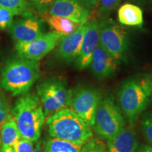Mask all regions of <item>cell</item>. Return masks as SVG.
I'll return each mask as SVG.
<instances>
[{
    "instance_id": "36",
    "label": "cell",
    "mask_w": 152,
    "mask_h": 152,
    "mask_svg": "<svg viewBox=\"0 0 152 152\" xmlns=\"http://www.w3.org/2000/svg\"><path fill=\"white\" fill-rule=\"evenodd\" d=\"M1 140H0V147H1Z\"/></svg>"
},
{
    "instance_id": "10",
    "label": "cell",
    "mask_w": 152,
    "mask_h": 152,
    "mask_svg": "<svg viewBox=\"0 0 152 152\" xmlns=\"http://www.w3.org/2000/svg\"><path fill=\"white\" fill-rule=\"evenodd\" d=\"M45 20L33 14L15 19L9 27V33L15 42H27L45 33Z\"/></svg>"
},
{
    "instance_id": "26",
    "label": "cell",
    "mask_w": 152,
    "mask_h": 152,
    "mask_svg": "<svg viewBox=\"0 0 152 152\" xmlns=\"http://www.w3.org/2000/svg\"><path fill=\"white\" fill-rule=\"evenodd\" d=\"M15 152H33L34 142L28 139L20 137L13 147Z\"/></svg>"
},
{
    "instance_id": "30",
    "label": "cell",
    "mask_w": 152,
    "mask_h": 152,
    "mask_svg": "<svg viewBox=\"0 0 152 152\" xmlns=\"http://www.w3.org/2000/svg\"><path fill=\"white\" fill-rule=\"evenodd\" d=\"M7 104H9L8 99H7L4 93L0 90V109L7 105Z\"/></svg>"
},
{
    "instance_id": "16",
    "label": "cell",
    "mask_w": 152,
    "mask_h": 152,
    "mask_svg": "<svg viewBox=\"0 0 152 152\" xmlns=\"http://www.w3.org/2000/svg\"><path fill=\"white\" fill-rule=\"evenodd\" d=\"M118 20L123 26L141 27L144 23L143 11L137 5L128 2L118 10Z\"/></svg>"
},
{
    "instance_id": "7",
    "label": "cell",
    "mask_w": 152,
    "mask_h": 152,
    "mask_svg": "<svg viewBox=\"0 0 152 152\" xmlns=\"http://www.w3.org/2000/svg\"><path fill=\"white\" fill-rule=\"evenodd\" d=\"M99 43L118 62L125 59L130 45L129 32L111 18L98 20Z\"/></svg>"
},
{
    "instance_id": "32",
    "label": "cell",
    "mask_w": 152,
    "mask_h": 152,
    "mask_svg": "<svg viewBox=\"0 0 152 152\" xmlns=\"http://www.w3.org/2000/svg\"><path fill=\"white\" fill-rule=\"evenodd\" d=\"M33 152H44L43 151V144L40 140H38L36 144L35 147L34 148Z\"/></svg>"
},
{
    "instance_id": "8",
    "label": "cell",
    "mask_w": 152,
    "mask_h": 152,
    "mask_svg": "<svg viewBox=\"0 0 152 152\" xmlns=\"http://www.w3.org/2000/svg\"><path fill=\"white\" fill-rule=\"evenodd\" d=\"M102 96L97 88L79 85L72 90L69 108L92 128L94 125L96 108Z\"/></svg>"
},
{
    "instance_id": "22",
    "label": "cell",
    "mask_w": 152,
    "mask_h": 152,
    "mask_svg": "<svg viewBox=\"0 0 152 152\" xmlns=\"http://www.w3.org/2000/svg\"><path fill=\"white\" fill-rule=\"evenodd\" d=\"M33 13L43 16L48 12L54 0H25Z\"/></svg>"
},
{
    "instance_id": "3",
    "label": "cell",
    "mask_w": 152,
    "mask_h": 152,
    "mask_svg": "<svg viewBox=\"0 0 152 152\" xmlns=\"http://www.w3.org/2000/svg\"><path fill=\"white\" fill-rule=\"evenodd\" d=\"M11 113L20 137L34 142L39 140L45 117L37 95L26 93L16 101Z\"/></svg>"
},
{
    "instance_id": "31",
    "label": "cell",
    "mask_w": 152,
    "mask_h": 152,
    "mask_svg": "<svg viewBox=\"0 0 152 152\" xmlns=\"http://www.w3.org/2000/svg\"><path fill=\"white\" fill-rule=\"evenodd\" d=\"M137 152H152V146L149 144H142L138 147Z\"/></svg>"
},
{
    "instance_id": "23",
    "label": "cell",
    "mask_w": 152,
    "mask_h": 152,
    "mask_svg": "<svg viewBox=\"0 0 152 152\" xmlns=\"http://www.w3.org/2000/svg\"><path fill=\"white\" fill-rule=\"evenodd\" d=\"M142 132L145 141L152 146V112H146L141 119Z\"/></svg>"
},
{
    "instance_id": "4",
    "label": "cell",
    "mask_w": 152,
    "mask_h": 152,
    "mask_svg": "<svg viewBox=\"0 0 152 152\" xmlns=\"http://www.w3.org/2000/svg\"><path fill=\"white\" fill-rule=\"evenodd\" d=\"M47 125L52 137L73 144L84 145L93 137L92 127L70 108L47 118Z\"/></svg>"
},
{
    "instance_id": "34",
    "label": "cell",
    "mask_w": 152,
    "mask_h": 152,
    "mask_svg": "<svg viewBox=\"0 0 152 152\" xmlns=\"http://www.w3.org/2000/svg\"><path fill=\"white\" fill-rule=\"evenodd\" d=\"M146 75H147V80H148V81H149V83L150 86H151V90H152V72L149 74H147Z\"/></svg>"
},
{
    "instance_id": "27",
    "label": "cell",
    "mask_w": 152,
    "mask_h": 152,
    "mask_svg": "<svg viewBox=\"0 0 152 152\" xmlns=\"http://www.w3.org/2000/svg\"><path fill=\"white\" fill-rule=\"evenodd\" d=\"M11 114V107L10 104H7L4 107L0 109V125L6 121V119L9 117Z\"/></svg>"
},
{
    "instance_id": "14",
    "label": "cell",
    "mask_w": 152,
    "mask_h": 152,
    "mask_svg": "<svg viewBox=\"0 0 152 152\" xmlns=\"http://www.w3.org/2000/svg\"><path fill=\"white\" fill-rule=\"evenodd\" d=\"M85 30V23L82 24L73 33L61 40L56 49L57 56L61 60L68 64L75 61L80 51Z\"/></svg>"
},
{
    "instance_id": "17",
    "label": "cell",
    "mask_w": 152,
    "mask_h": 152,
    "mask_svg": "<svg viewBox=\"0 0 152 152\" xmlns=\"http://www.w3.org/2000/svg\"><path fill=\"white\" fill-rule=\"evenodd\" d=\"M20 138L18 130L11 113L2 123L0 132L1 147H13Z\"/></svg>"
},
{
    "instance_id": "21",
    "label": "cell",
    "mask_w": 152,
    "mask_h": 152,
    "mask_svg": "<svg viewBox=\"0 0 152 152\" xmlns=\"http://www.w3.org/2000/svg\"><path fill=\"white\" fill-rule=\"evenodd\" d=\"M122 0H99L97 14L100 18H106L121 4Z\"/></svg>"
},
{
    "instance_id": "15",
    "label": "cell",
    "mask_w": 152,
    "mask_h": 152,
    "mask_svg": "<svg viewBox=\"0 0 152 152\" xmlns=\"http://www.w3.org/2000/svg\"><path fill=\"white\" fill-rule=\"evenodd\" d=\"M106 142L109 152H136L139 147L135 132L131 125H125L118 134Z\"/></svg>"
},
{
    "instance_id": "19",
    "label": "cell",
    "mask_w": 152,
    "mask_h": 152,
    "mask_svg": "<svg viewBox=\"0 0 152 152\" xmlns=\"http://www.w3.org/2000/svg\"><path fill=\"white\" fill-rule=\"evenodd\" d=\"M83 145L50 137L43 144L44 152H80Z\"/></svg>"
},
{
    "instance_id": "5",
    "label": "cell",
    "mask_w": 152,
    "mask_h": 152,
    "mask_svg": "<svg viewBox=\"0 0 152 152\" xmlns=\"http://www.w3.org/2000/svg\"><path fill=\"white\" fill-rule=\"evenodd\" d=\"M37 95L42 106L45 119H47L57 112L70 107L72 90L65 79L52 77L37 85Z\"/></svg>"
},
{
    "instance_id": "33",
    "label": "cell",
    "mask_w": 152,
    "mask_h": 152,
    "mask_svg": "<svg viewBox=\"0 0 152 152\" xmlns=\"http://www.w3.org/2000/svg\"><path fill=\"white\" fill-rule=\"evenodd\" d=\"M0 152H15L13 147H0Z\"/></svg>"
},
{
    "instance_id": "2",
    "label": "cell",
    "mask_w": 152,
    "mask_h": 152,
    "mask_svg": "<svg viewBox=\"0 0 152 152\" xmlns=\"http://www.w3.org/2000/svg\"><path fill=\"white\" fill-rule=\"evenodd\" d=\"M118 98L123 115L130 125H133L152 102V90L147 75L124 81L118 92Z\"/></svg>"
},
{
    "instance_id": "20",
    "label": "cell",
    "mask_w": 152,
    "mask_h": 152,
    "mask_svg": "<svg viewBox=\"0 0 152 152\" xmlns=\"http://www.w3.org/2000/svg\"><path fill=\"white\" fill-rule=\"evenodd\" d=\"M0 7L12 11L15 16H26L33 14L25 0H0Z\"/></svg>"
},
{
    "instance_id": "28",
    "label": "cell",
    "mask_w": 152,
    "mask_h": 152,
    "mask_svg": "<svg viewBox=\"0 0 152 152\" xmlns=\"http://www.w3.org/2000/svg\"><path fill=\"white\" fill-rule=\"evenodd\" d=\"M128 2L134 4L145 9L152 8V0H126Z\"/></svg>"
},
{
    "instance_id": "29",
    "label": "cell",
    "mask_w": 152,
    "mask_h": 152,
    "mask_svg": "<svg viewBox=\"0 0 152 152\" xmlns=\"http://www.w3.org/2000/svg\"><path fill=\"white\" fill-rule=\"evenodd\" d=\"M71 1L77 2L79 4L85 7V8L89 9V10H92L96 7V5L95 4L93 0H71Z\"/></svg>"
},
{
    "instance_id": "35",
    "label": "cell",
    "mask_w": 152,
    "mask_h": 152,
    "mask_svg": "<svg viewBox=\"0 0 152 152\" xmlns=\"http://www.w3.org/2000/svg\"><path fill=\"white\" fill-rule=\"evenodd\" d=\"M93 1H94L95 4H96V7H97V4H98V2H99V0H93Z\"/></svg>"
},
{
    "instance_id": "6",
    "label": "cell",
    "mask_w": 152,
    "mask_h": 152,
    "mask_svg": "<svg viewBox=\"0 0 152 152\" xmlns=\"http://www.w3.org/2000/svg\"><path fill=\"white\" fill-rule=\"evenodd\" d=\"M125 126V119L112 95L102 96L95 113V132L106 141L113 137Z\"/></svg>"
},
{
    "instance_id": "25",
    "label": "cell",
    "mask_w": 152,
    "mask_h": 152,
    "mask_svg": "<svg viewBox=\"0 0 152 152\" xmlns=\"http://www.w3.org/2000/svg\"><path fill=\"white\" fill-rule=\"evenodd\" d=\"M15 15L9 9L0 7V30L9 28L14 20Z\"/></svg>"
},
{
    "instance_id": "12",
    "label": "cell",
    "mask_w": 152,
    "mask_h": 152,
    "mask_svg": "<svg viewBox=\"0 0 152 152\" xmlns=\"http://www.w3.org/2000/svg\"><path fill=\"white\" fill-rule=\"evenodd\" d=\"M47 15L66 18L85 24L90 20V11L71 0H54Z\"/></svg>"
},
{
    "instance_id": "13",
    "label": "cell",
    "mask_w": 152,
    "mask_h": 152,
    "mask_svg": "<svg viewBox=\"0 0 152 152\" xmlns=\"http://www.w3.org/2000/svg\"><path fill=\"white\" fill-rule=\"evenodd\" d=\"M119 63L99 43L95 48L90 62L92 73L96 79L102 80L114 75Z\"/></svg>"
},
{
    "instance_id": "18",
    "label": "cell",
    "mask_w": 152,
    "mask_h": 152,
    "mask_svg": "<svg viewBox=\"0 0 152 152\" xmlns=\"http://www.w3.org/2000/svg\"><path fill=\"white\" fill-rule=\"evenodd\" d=\"M44 20L53 31L65 36L73 33L82 25L80 23L73 21L70 19L59 16H49L47 14Z\"/></svg>"
},
{
    "instance_id": "9",
    "label": "cell",
    "mask_w": 152,
    "mask_h": 152,
    "mask_svg": "<svg viewBox=\"0 0 152 152\" xmlns=\"http://www.w3.org/2000/svg\"><path fill=\"white\" fill-rule=\"evenodd\" d=\"M65 35L50 31L27 42H15L18 56L30 60L39 61L53 50Z\"/></svg>"
},
{
    "instance_id": "11",
    "label": "cell",
    "mask_w": 152,
    "mask_h": 152,
    "mask_svg": "<svg viewBox=\"0 0 152 152\" xmlns=\"http://www.w3.org/2000/svg\"><path fill=\"white\" fill-rule=\"evenodd\" d=\"M99 42L98 20L92 19L85 23V30L80 53L74 61V66L78 71H83L90 66L92 54Z\"/></svg>"
},
{
    "instance_id": "24",
    "label": "cell",
    "mask_w": 152,
    "mask_h": 152,
    "mask_svg": "<svg viewBox=\"0 0 152 152\" xmlns=\"http://www.w3.org/2000/svg\"><path fill=\"white\" fill-rule=\"evenodd\" d=\"M80 152H109L107 147L97 138H92L82 147Z\"/></svg>"
},
{
    "instance_id": "1",
    "label": "cell",
    "mask_w": 152,
    "mask_h": 152,
    "mask_svg": "<svg viewBox=\"0 0 152 152\" xmlns=\"http://www.w3.org/2000/svg\"><path fill=\"white\" fill-rule=\"evenodd\" d=\"M40 76L37 61L17 56L7 60L1 68L0 86L13 96L28 92Z\"/></svg>"
}]
</instances>
